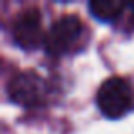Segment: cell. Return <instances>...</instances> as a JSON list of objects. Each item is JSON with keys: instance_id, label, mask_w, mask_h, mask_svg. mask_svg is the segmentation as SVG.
<instances>
[{"instance_id": "8992f818", "label": "cell", "mask_w": 134, "mask_h": 134, "mask_svg": "<svg viewBox=\"0 0 134 134\" xmlns=\"http://www.w3.org/2000/svg\"><path fill=\"white\" fill-rule=\"evenodd\" d=\"M132 9H134V5H132Z\"/></svg>"}, {"instance_id": "7a4b0ae2", "label": "cell", "mask_w": 134, "mask_h": 134, "mask_svg": "<svg viewBox=\"0 0 134 134\" xmlns=\"http://www.w3.org/2000/svg\"><path fill=\"white\" fill-rule=\"evenodd\" d=\"M85 26L76 15H63L51 24L44 36V49L51 56L71 53L78 48Z\"/></svg>"}, {"instance_id": "6da1fadb", "label": "cell", "mask_w": 134, "mask_h": 134, "mask_svg": "<svg viewBox=\"0 0 134 134\" xmlns=\"http://www.w3.org/2000/svg\"><path fill=\"white\" fill-rule=\"evenodd\" d=\"M97 107L105 117L119 119L127 114L132 105V90L126 78L110 76L97 90Z\"/></svg>"}, {"instance_id": "5b68a950", "label": "cell", "mask_w": 134, "mask_h": 134, "mask_svg": "<svg viewBox=\"0 0 134 134\" xmlns=\"http://www.w3.org/2000/svg\"><path fill=\"white\" fill-rule=\"evenodd\" d=\"M126 3L121 0H92L88 3L90 14L100 22H112L124 10Z\"/></svg>"}, {"instance_id": "277c9868", "label": "cell", "mask_w": 134, "mask_h": 134, "mask_svg": "<svg viewBox=\"0 0 134 134\" xmlns=\"http://www.w3.org/2000/svg\"><path fill=\"white\" fill-rule=\"evenodd\" d=\"M12 34L15 44L26 51L36 49L41 43H44L46 34L43 32V19H41L39 10L34 7L22 10L14 20Z\"/></svg>"}, {"instance_id": "3957f363", "label": "cell", "mask_w": 134, "mask_h": 134, "mask_svg": "<svg viewBox=\"0 0 134 134\" xmlns=\"http://www.w3.org/2000/svg\"><path fill=\"white\" fill-rule=\"evenodd\" d=\"M9 95L20 107H39L46 102L48 85H46V80L36 71H20L10 80Z\"/></svg>"}]
</instances>
